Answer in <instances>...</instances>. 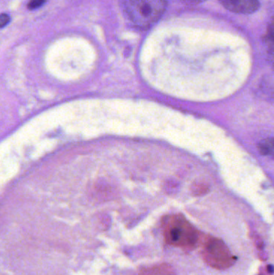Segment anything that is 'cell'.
<instances>
[{"label": "cell", "instance_id": "6da1fadb", "mask_svg": "<svg viewBox=\"0 0 274 275\" xmlns=\"http://www.w3.org/2000/svg\"><path fill=\"white\" fill-rule=\"evenodd\" d=\"M163 230L167 244L185 251L194 250L200 240L199 232L180 215L166 217Z\"/></svg>", "mask_w": 274, "mask_h": 275}, {"label": "cell", "instance_id": "7a4b0ae2", "mask_svg": "<svg viewBox=\"0 0 274 275\" xmlns=\"http://www.w3.org/2000/svg\"><path fill=\"white\" fill-rule=\"evenodd\" d=\"M166 6V0H125L123 11L130 23L146 28L160 19Z\"/></svg>", "mask_w": 274, "mask_h": 275}, {"label": "cell", "instance_id": "3957f363", "mask_svg": "<svg viewBox=\"0 0 274 275\" xmlns=\"http://www.w3.org/2000/svg\"><path fill=\"white\" fill-rule=\"evenodd\" d=\"M201 255L209 267L217 270L228 269L237 260L225 242L213 237H207L203 239Z\"/></svg>", "mask_w": 274, "mask_h": 275}, {"label": "cell", "instance_id": "277c9868", "mask_svg": "<svg viewBox=\"0 0 274 275\" xmlns=\"http://www.w3.org/2000/svg\"><path fill=\"white\" fill-rule=\"evenodd\" d=\"M224 7L235 13L252 14L260 8L258 0H219Z\"/></svg>", "mask_w": 274, "mask_h": 275}, {"label": "cell", "instance_id": "5b68a950", "mask_svg": "<svg viewBox=\"0 0 274 275\" xmlns=\"http://www.w3.org/2000/svg\"><path fill=\"white\" fill-rule=\"evenodd\" d=\"M138 275H176L175 270L167 263H162L159 265L145 267L140 270Z\"/></svg>", "mask_w": 274, "mask_h": 275}, {"label": "cell", "instance_id": "8992f818", "mask_svg": "<svg viewBox=\"0 0 274 275\" xmlns=\"http://www.w3.org/2000/svg\"><path fill=\"white\" fill-rule=\"evenodd\" d=\"M46 0H31L27 5V7L29 10H35L43 6Z\"/></svg>", "mask_w": 274, "mask_h": 275}, {"label": "cell", "instance_id": "52a82bcc", "mask_svg": "<svg viewBox=\"0 0 274 275\" xmlns=\"http://www.w3.org/2000/svg\"><path fill=\"white\" fill-rule=\"evenodd\" d=\"M10 21V18L8 14H5V13L0 14V28H2L8 24Z\"/></svg>", "mask_w": 274, "mask_h": 275}, {"label": "cell", "instance_id": "ba28073f", "mask_svg": "<svg viewBox=\"0 0 274 275\" xmlns=\"http://www.w3.org/2000/svg\"><path fill=\"white\" fill-rule=\"evenodd\" d=\"M187 3L189 4H196V3H200V2H204L205 0H184Z\"/></svg>", "mask_w": 274, "mask_h": 275}]
</instances>
